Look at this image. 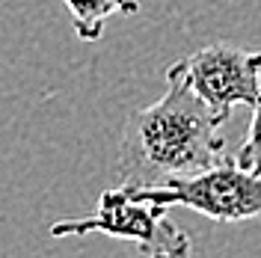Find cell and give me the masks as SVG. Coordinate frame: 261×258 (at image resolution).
I'll return each instance as SVG.
<instances>
[{"label":"cell","instance_id":"277c9868","mask_svg":"<svg viewBox=\"0 0 261 258\" xmlns=\"http://www.w3.org/2000/svg\"><path fill=\"white\" fill-rule=\"evenodd\" d=\"M211 113L226 125L238 104L252 107L261 95V50L234 45H205L190 57L172 63Z\"/></svg>","mask_w":261,"mask_h":258},{"label":"cell","instance_id":"6da1fadb","mask_svg":"<svg viewBox=\"0 0 261 258\" xmlns=\"http://www.w3.org/2000/svg\"><path fill=\"white\" fill-rule=\"evenodd\" d=\"M223 151V122L178 68L169 65L163 98L134 110L125 122L116 178L119 187H158L220 163Z\"/></svg>","mask_w":261,"mask_h":258},{"label":"cell","instance_id":"5b68a950","mask_svg":"<svg viewBox=\"0 0 261 258\" xmlns=\"http://www.w3.org/2000/svg\"><path fill=\"white\" fill-rule=\"evenodd\" d=\"M68 15H71V27L74 36L92 45L101 42L107 18L110 15H137L140 12V0H63Z\"/></svg>","mask_w":261,"mask_h":258},{"label":"cell","instance_id":"8992f818","mask_svg":"<svg viewBox=\"0 0 261 258\" xmlns=\"http://www.w3.org/2000/svg\"><path fill=\"white\" fill-rule=\"evenodd\" d=\"M234 161L241 169L252 172V175H261V95L258 101L252 104V122H249V131H246L244 145L238 148Z\"/></svg>","mask_w":261,"mask_h":258},{"label":"cell","instance_id":"3957f363","mask_svg":"<svg viewBox=\"0 0 261 258\" xmlns=\"http://www.w3.org/2000/svg\"><path fill=\"white\" fill-rule=\"evenodd\" d=\"M125 190L163 208H190L220 223H244L261 217V175L241 169L234 158H223L196 175L169 178L158 187H125Z\"/></svg>","mask_w":261,"mask_h":258},{"label":"cell","instance_id":"7a4b0ae2","mask_svg":"<svg viewBox=\"0 0 261 258\" xmlns=\"http://www.w3.org/2000/svg\"><path fill=\"white\" fill-rule=\"evenodd\" d=\"M163 205L130 196L125 187H110L98 196L92 217L60 220L50 226V238H74V235H107L116 241H134L143 255L184 258L193 252L187 231L166 217Z\"/></svg>","mask_w":261,"mask_h":258}]
</instances>
